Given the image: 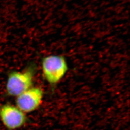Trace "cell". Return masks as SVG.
Here are the masks:
<instances>
[{
    "label": "cell",
    "instance_id": "6da1fadb",
    "mask_svg": "<svg viewBox=\"0 0 130 130\" xmlns=\"http://www.w3.org/2000/svg\"><path fill=\"white\" fill-rule=\"evenodd\" d=\"M37 70L36 64L29 65L23 72L13 71L8 74L6 92L10 96H18L32 87Z\"/></svg>",
    "mask_w": 130,
    "mask_h": 130
},
{
    "label": "cell",
    "instance_id": "3957f363",
    "mask_svg": "<svg viewBox=\"0 0 130 130\" xmlns=\"http://www.w3.org/2000/svg\"><path fill=\"white\" fill-rule=\"evenodd\" d=\"M0 120L7 129L14 130L23 126L27 118L17 106L6 104L0 106Z\"/></svg>",
    "mask_w": 130,
    "mask_h": 130
},
{
    "label": "cell",
    "instance_id": "277c9868",
    "mask_svg": "<svg viewBox=\"0 0 130 130\" xmlns=\"http://www.w3.org/2000/svg\"><path fill=\"white\" fill-rule=\"evenodd\" d=\"M43 95L42 89L32 87L17 96L16 106L25 113L34 111L42 104Z\"/></svg>",
    "mask_w": 130,
    "mask_h": 130
},
{
    "label": "cell",
    "instance_id": "7a4b0ae2",
    "mask_svg": "<svg viewBox=\"0 0 130 130\" xmlns=\"http://www.w3.org/2000/svg\"><path fill=\"white\" fill-rule=\"evenodd\" d=\"M42 69L43 78L50 84L54 85L65 77L69 67L65 56L50 55L42 58Z\"/></svg>",
    "mask_w": 130,
    "mask_h": 130
}]
</instances>
